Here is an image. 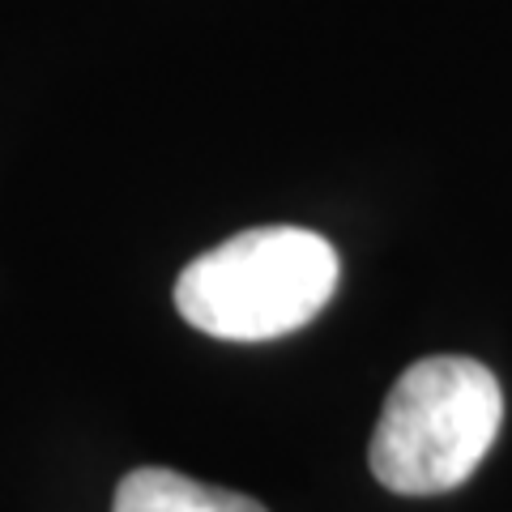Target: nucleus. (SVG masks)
Instances as JSON below:
<instances>
[{
    "label": "nucleus",
    "instance_id": "nucleus-1",
    "mask_svg": "<svg viewBox=\"0 0 512 512\" xmlns=\"http://www.w3.org/2000/svg\"><path fill=\"white\" fill-rule=\"evenodd\" d=\"M338 248L308 227H252L201 252L175 282V308L222 342H274L329 308Z\"/></svg>",
    "mask_w": 512,
    "mask_h": 512
},
{
    "label": "nucleus",
    "instance_id": "nucleus-2",
    "mask_svg": "<svg viewBox=\"0 0 512 512\" xmlns=\"http://www.w3.org/2000/svg\"><path fill=\"white\" fill-rule=\"evenodd\" d=\"M504 423V389L487 363L431 355L406 367L372 431V474L397 495H444L483 466Z\"/></svg>",
    "mask_w": 512,
    "mask_h": 512
},
{
    "label": "nucleus",
    "instance_id": "nucleus-3",
    "mask_svg": "<svg viewBox=\"0 0 512 512\" xmlns=\"http://www.w3.org/2000/svg\"><path fill=\"white\" fill-rule=\"evenodd\" d=\"M111 512H265V504L163 466H141L120 478Z\"/></svg>",
    "mask_w": 512,
    "mask_h": 512
}]
</instances>
